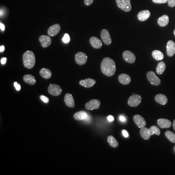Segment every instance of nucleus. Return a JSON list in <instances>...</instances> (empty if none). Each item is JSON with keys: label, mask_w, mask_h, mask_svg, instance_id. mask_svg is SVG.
Listing matches in <instances>:
<instances>
[{"label": "nucleus", "mask_w": 175, "mask_h": 175, "mask_svg": "<svg viewBox=\"0 0 175 175\" xmlns=\"http://www.w3.org/2000/svg\"><path fill=\"white\" fill-rule=\"evenodd\" d=\"M101 70L104 75L112 77L114 75L116 70L115 62L109 57H105L101 64Z\"/></svg>", "instance_id": "nucleus-1"}, {"label": "nucleus", "mask_w": 175, "mask_h": 175, "mask_svg": "<svg viewBox=\"0 0 175 175\" xmlns=\"http://www.w3.org/2000/svg\"><path fill=\"white\" fill-rule=\"evenodd\" d=\"M107 119H108V121L109 122H111L114 120V117L112 116V115H109Z\"/></svg>", "instance_id": "nucleus-39"}, {"label": "nucleus", "mask_w": 175, "mask_h": 175, "mask_svg": "<svg viewBox=\"0 0 175 175\" xmlns=\"http://www.w3.org/2000/svg\"></svg>", "instance_id": "nucleus-46"}, {"label": "nucleus", "mask_w": 175, "mask_h": 175, "mask_svg": "<svg viewBox=\"0 0 175 175\" xmlns=\"http://www.w3.org/2000/svg\"><path fill=\"white\" fill-rule=\"evenodd\" d=\"M63 42L65 43H67L69 42L70 40V38L69 35L68 34H65L63 38H62Z\"/></svg>", "instance_id": "nucleus-32"}, {"label": "nucleus", "mask_w": 175, "mask_h": 175, "mask_svg": "<svg viewBox=\"0 0 175 175\" xmlns=\"http://www.w3.org/2000/svg\"><path fill=\"white\" fill-rule=\"evenodd\" d=\"M152 57L156 60H162L164 58V55L163 53L159 50H154L152 53Z\"/></svg>", "instance_id": "nucleus-27"}, {"label": "nucleus", "mask_w": 175, "mask_h": 175, "mask_svg": "<svg viewBox=\"0 0 175 175\" xmlns=\"http://www.w3.org/2000/svg\"><path fill=\"white\" fill-rule=\"evenodd\" d=\"M167 54L169 57H172L175 54V43L172 40L168 42L166 45Z\"/></svg>", "instance_id": "nucleus-15"}, {"label": "nucleus", "mask_w": 175, "mask_h": 175, "mask_svg": "<svg viewBox=\"0 0 175 175\" xmlns=\"http://www.w3.org/2000/svg\"><path fill=\"white\" fill-rule=\"evenodd\" d=\"M60 25L59 24H55L53 25L52 26H50L48 29V34L50 36H52L54 37L55 36L57 35V34H58L60 31Z\"/></svg>", "instance_id": "nucleus-13"}, {"label": "nucleus", "mask_w": 175, "mask_h": 175, "mask_svg": "<svg viewBox=\"0 0 175 175\" xmlns=\"http://www.w3.org/2000/svg\"><path fill=\"white\" fill-rule=\"evenodd\" d=\"M64 102L66 105L70 108H73L75 106V102L72 95L67 93L65 95Z\"/></svg>", "instance_id": "nucleus-14"}, {"label": "nucleus", "mask_w": 175, "mask_h": 175, "mask_svg": "<svg viewBox=\"0 0 175 175\" xmlns=\"http://www.w3.org/2000/svg\"><path fill=\"white\" fill-rule=\"evenodd\" d=\"M155 100L157 103L161 105H165L167 103V97L163 94H158L155 97Z\"/></svg>", "instance_id": "nucleus-20"}, {"label": "nucleus", "mask_w": 175, "mask_h": 175, "mask_svg": "<svg viewBox=\"0 0 175 175\" xmlns=\"http://www.w3.org/2000/svg\"><path fill=\"white\" fill-rule=\"evenodd\" d=\"M142 98L139 94H133L129 97L128 99V104L131 107H136L141 103Z\"/></svg>", "instance_id": "nucleus-4"}, {"label": "nucleus", "mask_w": 175, "mask_h": 175, "mask_svg": "<svg viewBox=\"0 0 175 175\" xmlns=\"http://www.w3.org/2000/svg\"><path fill=\"white\" fill-rule=\"evenodd\" d=\"M152 2L156 3H164L167 2L168 0H152Z\"/></svg>", "instance_id": "nucleus-35"}, {"label": "nucleus", "mask_w": 175, "mask_h": 175, "mask_svg": "<svg viewBox=\"0 0 175 175\" xmlns=\"http://www.w3.org/2000/svg\"><path fill=\"white\" fill-rule=\"evenodd\" d=\"M100 101L97 99H92L86 103L85 108L86 109L90 111H92L94 109H98L100 107Z\"/></svg>", "instance_id": "nucleus-6"}, {"label": "nucleus", "mask_w": 175, "mask_h": 175, "mask_svg": "<svg viewBox=\"0 0 175 175\" xmlns=\"http://www.w3.org/2000/svg\"><path fill=\"white\" fill-rule=\"evenodd\" d=\"M23 79L25 83L30 85H34L36 82L35 77L31 75H25L23 77Z\"/></svg>", "instance_id": "nucleus-25"}, {"label": "nucleus", "mask_w": 175, "mask_h": 175, "mask_svg": "<svg viewBox=\"0 0 175 175\" xmlns=\"http://www.w3.org/2000/svg\"><path fill=\"white\" fill-rule=\"evenodd\" d=\"M133 119L136 124L138 126L139 128H143L146 126V120L143 117L140 115H135L133 117Z\"/></svg>", "instance_id": "nucleus-11"}, {"label": "nucleus", "mask_w": 175, "mask_h": 175, "mask_svg": "<svg viewBox=\"0 0 175 175\" xmlns=\"http://www.w3.org/2000/svg\"><path fill=\"white\" fill-rule=\"evenodd\" d=\"M173 129L175 131V120L173 121Z\"/></svg>", "instance_id": "nucleus-44"}, {"label": "nucleus", "mask_w": 175, "mask_h": 175, "mask_svg": "<svg viewBox=\"0 0 175 175\" xmlns=\"http://www.w3.org/2000/svg\"><path fill=\"white\" fill-rule=\"evenodd\" d=\"M150 12L148 10H144L140 11L139 12L137 15V17L139 19V20L142 22H144L145 21H146L149 17H150Z\"/></svg>", "instance_id": "nucleus-17"}, {"label": "nucleus", "mask_w": 175, "mask_h": 175, "mask_svg": "<svg viewBox=\"0 0 175 175\" xmlns=\"http://www.w3.org/2000/svg\"><path fill=\"white\" fill-rule=\"evenodd\" d=\"M147 79L149 82L154 86H159L161 83L160 79L155 75L153 71H149L147 73Z\"/></svg>", "instance_id": "nucleus-5"}, {"label": "nucleus", "mask_w": 175, "mask_h": 175, "mask_svg": "<svg viewBox=\"0 0 175 175\" xmlns=\"http://www.w3.org/2000/svg\"><path fill=\"white\" fill-rule=\"evenodd\" d=\"M149 132L151 136L156 134L157 135H160L161 134V131L159 128L156 126H152L149 129Z\"/></svg>", "instance_id": "nucleus-31"}, {"label": "nucleus", "mask_w": 175, "mask_h": 175, "mask_svg": "<svg viewBox=\"0 0 175 175\" xmlns=\"http://www.w3.org/2000/svg\"><path fill=\"white\" fill-rule=\"evenodd\" d=\"M166 69V64L164 62H161L158 63L156 68V72L158 75H161Z\"/></svg>", "instance_id": "nucleus-28"}, {"label": "nucleus", "mask_w": 175, "mask_h": 175, "mask_svg": "<svg viewBox=\"0 0 175 175\" xmlns=\"http://www.w3.org/2000/svg\"><path fill=\"white\" fill-rule=\"evenodd\" d=\"M168 5L170 7L173 8L175 6V0H168Z\"/></svg>", "instance_id": "nucleus-33"}, {"label": "nucleus", "mask_w": 175, "mask_h": 175, "mask_svg": "<svg viewBox=\"0 0 175 175\" xmlns=\"http://www.w3.org/2000/svg\"><path fill=\"white\" fill-rule=\"evenodd\" d=\"M122 134H123L124 137H125V138H128V137H129V133H128V131H126V130H124V129L122 131Z\"/></svg>", "instance_id": "nucleus-38"}, {"label": "nucleus", "mask_w": 175, "mask_h": 175, "mask_svg": "<svg viewBox=\"0 0 175 175\" xmlns=\"http://www.w3.org/2000/svg\"><path fill=\"white\" fill-rule=\"evenodd\" d=\"M123 57L124 61L128 63H133L136 60L135 55L131 51H124L123 54Z\"/></svg>", "instance_id": "nucleus-9"}, {"label": "nucleus", "mask_w": 175, "mask_h": 175, "mask_svg": "<svg viewBox=\"0 0 175 175\" xmlns=\"http://www.w3.org/2000/svg\"><path fill=\"white\" fill-rule=\"evenodd\" d=\"M6 59H6V57H3V58H2V59H1V62L2 64H5V63H6Z\"/></svg>", "instance_id": "nucleus-41"}, {"label": "nucleus", "mask_w": 175, "mask_h": 175, "mask_svg": "<svg viewBox=\"0 0 175 175\" xmlns=\"http://www.w3.org/2000/svg\"><path fill=\"white\" fill-rule=\"evenodd\" d=\"M107 141L109 145L113 148H117L119 146L118 142L112 135H109V136H108Z\"/></svg>", "instance_id": "nucleus-29"}, {"label": "nucleus", "mask_w": 175, "mask_h": 175, "mask_svg": "<svg viewBox=\"0 0 175 175\" xmlns=\"http://www.w3.org/2000/svg\"><path fill=\"white\" fill-rule=\"evenodd\" d=\"M174 35H175V30H174Z\"/></svg>", "instance_id": "nucleus-45"}, {"label": "nucleus", "mask_w": 175, "mask_h": 175, "mask_svg": "<svg viewBox=\"0 0 175 175\" xmlns=\"http://www.w3.org/2000/svg\"><path fill=\"white\" fill-rule=\"evenodd\" d=\"M39 41L40 42L43 48H47L51 45L52 40L51 38L46 35H42L39 38Z\"/></svg>", "instance_id": "nucleus-12"}, {"label": "nucleus", "mask_w": 175, "mask_h": 175, "mask_svg": "<svg viewBox=\"0 0 175 175\" xmlns=\"http://www.w3.org/2000/svg\"><path fill=\"white\" fill-rule=\"evenodd\" d=\"M48 90L50 94L54 96H58L62 93V88L58 85L50 84Z\"/></svg>", "instance_id": "nucleus-8"}, {"label": "nucleus", "mask_w": 175, "mask_h": 175, "mask_svg": "<svg viewBox=\"0 0 175 175\" xmlns=\"http://www.w3.org/2000/svg\"><path fill=\"white\" fill-rule=\"evenodd\" d=\"M94 0H84V4L86 6H89L92 4Z\"/></svg>", "instance_id": "nucleus-36"}, {"label": "nucleus", "mask_w": 175, "mask_h": 175, "mask_svg": "<svg viewBox=\"0 0 175 175\" xmlns=\"http://www.w3.org/2000/svg\"><path fill=\"white\" fill-rule=\"evenodd\" d=\"M23 59L24 66L27 69L32 68L35 65V55L32 51L25 52L23 56Z\"/></svg>", "instance_id": "nucleus-2"}, {"label": "nucleus", "mask_w": 175, "mask_h": 175, "mask_svg": "<svg viewBox=\"0 0 175 175\" xmlns=\"http://www.w3.org/2000/svg\"><path fill=\"white\" fill-rule=\"evenodd\" d=\"M0 28H1V30H2V31H3L5 30V26L3 23H0Z\"/></svg>", "instance_id": "nucleus-42"}, {"label": "nucleus", "mask_w": 175, "mask_h": 175, "mask_svg": "<svg viewBox=\"0 0 175 175\" xmlns=\"http://www.w3.org/2000/svg\"><path fill=\"white\" fill-rule=\"evenodd\" d=\"M140 133L142 138L144 139V140H148L151 136L150 132H149V129L146 127L141 128Z\"/></svg>", "instance_id": "nucleus-23"}, {"label": "nucleus", "mask_w": 175, "mask_h": 175, "mask_svg": "<svg viewBox=\"0 0 175 175\" xmlns=\"http://www.w3.org/2000/svg\"><path fill=\"white\" fill-rule=\"evenodd\" d=\"M88 115L87 112L84 111H80L77 112L74 115V118L75 120L77 121H81L85 120L87 118Z\"/></svg>", "instance_id": "nucleus-22"}, {"label": "nucleus", "mask_w": 175, "mask_h": 175, "mask_svg": "<svg viewBox=\"0 0 175 175\" xmlns=\"http://www.w3.org/2000/svg\"><path fill=\"white\" fill-rule=\"evenodd\" d=\"M91 45L95 49H100L102 46L101 41L96 37H92L90 40Z\"/></svg>", "instance_id": "nucleus-19"}, {"label": "nucleus", "mask_w": 175, "mask_h": 175, "mask_svg": "<svg viewBox=\"0 0 175 175\" xmlns=\"http://www.w3.org/2000/svg\"><path fill=\"white\" fill-rule=\"evenodd\" d=\"M165 135L166 138H167L171 142L175 144V133H174L173 132L171 131H166V132H165Z\"/></svg>", "instance_id": "nucleus-30"}, {"label": "nucleus", "mask_w": 175, "mask_h": 175, "mask_svg": "<svg viewBox=\"0 0 175 175\" xmlns=\"http://www.w3.org/2000/svg\"><path fill=\"white\" fill-rule=\"evenodd\" d=\"M119 120L123 122H125L126 121V119L123 115H120L119 116Z\"/></svg>", "instance_id": "nucleus-40"}, {"label": "nucleus", "mask_w": 175, "mask_h": 175, "mask_svg": "<svg viewBox=\"0 0 175 175\" xmlns=\"http://www.w3.org/2000/svg\"><path fill=\"white\" fill-rule=\"evenodd\" d=\"M118 80L120 83L123 85H128L131 83V78L126 74H122L119 75Z\"/></svg>", "instance_id": "nucleus-21"}, {"label": "nucleus", "mask_w": 175, "mask_h": 175, "mask_svg": "<svg viewBox=\"0 0 175 175\" xmlns=\"http://www.w3.org/2000/svg\"><path fill=\"white\" fill-rule=\"evenodd\" d=\"M157 124L161 129H168L171 126L172 123L167 119L161 118L157 120Z\"/></svg>", "instance_id": "nucleus-16"}, {"label": "nucleus", "mask_w": 175, "mask_h": 175, "mask_svg": "<svg viewBox=\"0 0 175 175\" xmlns=\"http://www.w3.org/2000/svg\"><path fill=\"white\" fill-rule=\"evenodd\" d=\"M95 83L96 81L92 79H87L85 80H81L79 82L80 85L88 88L92 87Z\"/></svg>", "instance_id": "nucleus-18"}, {"label": "nucleus", "mask_w": 175, "mask_h": 175, "mask_svg": "<svg viewBox=\"0 0 175 175\" xmlns=\"http://www.w3.org/2000/svg\"><path fill=\"white\" fill-rule=\"evenodd\" d=\"M14 85L17 91H20L21 89V87L20 85L19 84L18 82H15L14 83Z\"/></svg>", "instance_id": "nucleus-37"}, {"label": "nucleus", "mask_w": 175, "mask_h": 175, "mask_svg": "<svg viewBox=\"0 0 175 175\" xmlns=\"http://www.w3.org/2000/svg\"><path fill=\"white\" fill-rule=\"evenodd\" d=\"M101 38L105 44L109 45L112 42L110 34L107 29H103L101 32Z\"/></svg>", "instance_id": "nucleus-10"}, {"label": "nucleus", "mask_w": 175, "mask_h": 175, "mask_svg": "<svg viewBox=\"0 0 175 175\" xmlns=\"http://www.w3.org/2000/svg\"><path fill=\"white\" fill-rule=\"evenodd\" d=\"M40 99H42V101L44 102V103H48L49 102V99L47 97L45 96L44 95H40Z\"/></svg>", "instance_id": "nucleus-34"}, {"label": "nucleus", "mask_w": 175, "mask_h": 175, "mask_svg": "<svg viewBox=\"0 0 175 175\" xmlns=\"http://www.w3.org/2000/svg\"><path fill=\"white\" fill-rule=\"evenodd\" d=\"M40 75L44 79H49L52 77V72L47 68H42L40 71Z\"/></svg>", "instance_id": "nucleus-26"}, {"label": "nucleus", "mask_w": 175, "mask_h": 175, "mask_svg": "<svg viewBox=\"0 0 175 175\" xmlns=\"http://www.w3.org/2000/svg\"><path fill=\"white\" fill-rule=\"evenodd\" d=\"M117 5L120 9L125 12H129L132 9L131 0H116Z\"/></svg>", "instance_id": "nucleus-3"}, {"label": "nucleus", "mask_w": 175, "mask_h": 175, "mask_svg": "<svg viewBox=\"0 0 175 175\" xmlns=\"http://www.w3.org/2000/svg\"><path fill=\"white\" fill-rule=\"evenodd\" d=\"M88 57L85 53L83 52L77 53L75 55V62L77 64L83 65L87 61Z\"/></svg>", "instance_id": "nucleus-7"}, {"label": "nucleus", "mask_w": 175, "mask_h": 175, "mask_svg": "<svg viewBox=\"0 0 175 175\" xmlns=\"http://www.w3.org/2000/svg\"><path fill=\"white\" fill-rule=\"evenodd\" d=\"M4 50H5V47H4V46H3V45L1 46V47H0V52H3Z\"/></svg>", "instance_id": "nucleus-43"}, {"label": "nucleus", "mask_w": 175, "mask_h": 175, "mask_svg": "<svg viewBox=\"0 0 175 175\" xmlns=\"http://www.w3.org/2000/svg\"><path fill=\"white\" fill-rule=\"evenodd\" d=\"M169 17L167 15H164L160 17L158 20V23L161 27H164L169 23Z\"/></svg>", "instance_id": "nucleus-24"}]
</instances>
